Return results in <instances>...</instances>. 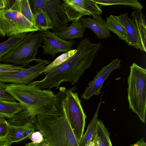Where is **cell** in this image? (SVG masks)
<instances>
[{
	"mask_svg": "<svg viewBox=\"0 0 146 146\" xmlns=\"http://www.w3.org/2000/svg\"><path fill=\"white\" fill-rule=\"evenodd\" d=\"M40 31L21 13L19 0L9 8L0 11V36H10Z\"/></svg>",
	"mask_w": 146,
	"mask_h": 146,
	"instance_id": "cell-6",
	"label": "cell"
},
{
	"mask_svg": "<svg viewBox=\"0 0 146 146\" xmlns=\"http://www.w3.org/2000/svg\"><path fill=\"white\" fill-rule=\"evenodd\" d=\"M35 25L41 31L52 29L53 24L46 13L41 9L34 15Z\"/></svg>",
	"mask_w": 146,
	"mask_h": 146,
	"instance_id": "cell-24",
	"label": "cell"
},
{
	"mask_svg": "<svg viewBox=\"0 0 146 146\" xmlns=\"http://www.w3.org/2000/svg\"><path fill=\"white\" fill-rule=\"evenodd\" d=\"M26 107L20 102L0 100V115L8 118H11Z\"/></svg>",
	"mask_w": 146,
	"mask_h": 146,
	"instance_id": "cell-21",
	"label": "cell"
},
{
	"mask_svg": "<svg viewBox=\"0 0 146 146\" xmlns=\"http://www.w3.org/2000/svg\"><path fill=\"white\" fill-rule=\"evenodd\" d=\"M117 17L125 29L127 35V43L129 45L141 51L139 33L134 22L129 18L127 13L121 14Z\"/></svg>",
	"mask_w": 146,
	"mask_h": 146,
	"instance_id": "cell-14",
	"label": "cell"
},
{
	"mask_svg": "<svg viewBox=\"0 0 146 146\" xmlns=\"http://www.w3.org/2000/svg\"><path fill=\"white\" fill-rule=\"evenodd\" d=\"M110 135V132L103 121L98 119L94 137L86 146H113Z\"/></svg>",
	"mask_w": 146,
	"mask_h": 146,
	"instance_id": "cell-17",
	"label": "cell"
},
{
	"mask_svg": "<svg viewBox=\"0 0 146 146\" xmlns=\"http://www.w3.org/2000/svg\"><path fill=\"white\" fill-rule=\"evenodd\" d=\"M8 124V133L7 138L11 144L18 142L29 138L35 131V128L32 122L22 126H14Z\"/></svg>",
	"mask_w": 146,
	"mask_h": 146,
	"instance_id": "cell-15",
	"label": "cell"
},
{
	"mask_svg": "<svg viewBox=\"0 0 146 146\" xmlns=\"http://www.w3.org/2000/svg\"><path fill=\"white\" fill-rule=\"evenodd\" d=\"M43 44L41 46L43 49V54L49 55L54 58L56 54L60 52H67L72 49L76 44V40L67 41L58 37L54 32L49 30L42 31Z\"/></svg>",
	"mask_w": 146,
	"mask_h": 146,
	"instance_id": "cell-11",
	"label": "cell"
},
{
	"mask_svg": "<svg viewBox=\"0 0 146 146\" xmlns=\"http://www.w3.org/2000/svg\"><path fill=\"white\" fill-rule=\"evenodd\" d=\"M11 144L7 137L0 138V146H9Z\"/></svg>",
	"mask_w": 146,
	"mask_h": 146,
	"instance_id": "cell-34",
	"label": "cell"
},
{
	"mask_svg": "<svg viewBox=\"0 0 146 146\" xmlns=\"http://www.w3.org/2000/svg\"><path fill=\"white\" fill-rule=\"evenodd\" d=\"M101 42L94 43L84 38L78 44L76 53L66 61L54 68L42 80L33 81L30 85L48 90L56 89L64 82L75 85L84 72L91 65L99 51Z\"/></svg>",
	"mask_w": 146,
	"mask_h": 146,
	"instance_id": "cell-1",
	"label": "cell"
},
{
	"mask_svg": "<svg viewBox=\"0 0 146 146\" xmlns=\"http://www.w3.org/2000/svg\"><path fill=\"white\" fill-rule=\"evenodd\" d=\"M36 117L26 106L12 117L9 118L7 121L8 124L12 125L22 126L29 122L33 123L35 121Z\"/></svg>",
	"mask_w": 146,
	"mask_h": 146,
	"instance_id": "cell-19",
	"label": "cell"
},
{
	"mask_svg": "<svg viewBox=\"0 0 146 146\" xmlns=\"http://www.w3.org/2000/svg\"><path fill=\"white\" fill-rule=\"evenodd\" d=\"M42 41V31L27 33L12 50L2 58L1 62L23 67L29 66V64L33 61L37 62L39 59L36 58L35 56Z\"/></svg>",
	"mask_w": 146,
	"mask_h": 146,
	"instance_id": "cell-5",
	"label": "cell"
},
{
	"mask_svg": "<svg viewBox=\"0 0 146 146\" xmlns=\"http://www.w3.org/2000/svg\"><path fill=\"white\" fill-rule=\"evenodd\" d=\"M8 131V124L5 117L0 115V138L6 137Z\"/></svg>",
	"mask_w": 146,
	"mask_h": 146,
	"instance_id": "cell-30",
	"label": "cell"
},
{
	"mask_svg": "<svg viewBox=\"0 0 146 146\" xmlns=\"http://www.w3.org/2000/svg\"><path fill=\"white\" fill-rule=\"evenodd\" d=\"M133 21L137 29L140 41L141 51H146V27L145 16L142 10H135L131 14Z\"/></svg>",
	"mask_w": 146,
	"mask_h": 146,
	"instance_id": "cell-18",
	"label": "cell"
},
{
	"mask_svg": "<svg viewBox=\"0 0 146 146\" xmlns=\"http://www.w3.org/2000/svg\"><path fill=\"white\" fill-rule=\"evenodd\" d=\"M27 33L10 36L7 40L0 43V62L2 58L12 50Z\"/></svg>",
	"mask_w": 146,
	"mask_h": 146,
	"instance_id": "cell-23",
	"label": "cell"
},
{
	"mask_svg": "<svg viewBox=\"0 0 146 146\" xmlns=\"http://www.w3.org/2000/svg\"><path fill=\"white\" fill-rule=\"evenodd\" d=\"M56 98L51 112L36 116L33 123L35 128L42 134L48 146H79L62 104L61 89Z\"/></svg>",
	"mask_w": 146,
	"mask_h": 146,
	"instance_id": "cell-2",
	"label": "cell"
},
{
	"mask_svg": "<svg viewBox=\"0 0 146 146\" xmlns=\"http://www.w3.org/2000/svg\"><path fill=\"white\" fill-rule=\"evenodd\" d=\"M11 0H0V11L8 9L11 6Z\"/></svg>",
	"mask_w": 146,
	"mask_h": 146,
	"instance_id": "cell-32",
	"label": "cell"
},
{
	"mask_svg": "<svg viewBox=\"0 0 146 146\" xmlns=\"http://www.w3.org/2000/svg\"><path fill=\"white\" fill-rule=\"evenodd\" d=\"M25 146H48L45 140L38 143H34L33 142L28 143L25 144Z\"/></svg>",
	"mask_w": 146,
	"mask_h": 146,
	"instance_id": "cell-33",
	"label": "cell"
},
{
	"mask_svg": "<svg viewBox=\"0 0 146 146\" xmlns=\"http://www.w3.org/2000/svg\"><path fill=\"white\" fill-rule=\"evenodd\" d=\"M84 30L85 28L80 20L72 21V23L69 26L54 33L58 37L63 40H72L83 37Z\"/></svg>",
	"mask_w": 146,
	"mask_h": 146,
	"instance_id": "cell-16",
	"label": "cell"
},
{
	"mask_svg": "<svg viewBox=\"0 0 146 146\" xmlns=\"http://www.w3.org/2000/svg\"><path fill=\"white\" fill-rule=\"evenodd\" d=\"M23 69L22 66H15L12 64L0 63V73L16 72Z\"/></svg>",
	"mask_w": 146,
	"mask_h": 146,
	"instance_id": "cell-28",
	"label": "cell"
},
{
	"mask_svg": "<svg viewBox=\"0 0 146 146\" xmlns=\"http://www.w3.org/2000/svg\"><path fill=\"white\" fill-rule=\"evenodd\" d=\"M102 93L100 100L98 105L97 109L94 116L89 124L87 129L85 133L83 135L79 143V146H86L93 139L96 133V125L98 119L99 110L102 103Z\"/></svg>",
	"mask_w": 146,
	"mask_h": 146,
	"instance_id": "cell-20",
	"label": "cell"
},
{
	"mask_svg": "<svg viewBox=\"0 0 146 146\" xmlns=\"http://www.w3.org/2000/svg\"><path fill=\"white\" fill-rule=\"evenodd\" d=\"M19 0L20 9L21 14L29 21L35 26L34 15L32 12L29 0Z\"/></svg>",
	"mask_w": 146,
	"mask_h": 146,
	"instance_id": "cell-27",
	"label": "cell"
},
{
	"mask_svg": "<svg viewBox=\"0 0 146 146\" xmlns=\"http://www.w3.org/2000/svg\"><path fill=\"white\" fill-rule=\"evenodd\" d=\"M129 106L145 123L146 108V69L135 63L130 67L128 78Z\"/></svg>",
	"mask_w": 146,
	"mask_h": 146,
	"instance_id": "cell-4",
	"label": "cell"
},
{
	"mask_svg": "<svg viewBox=\"0 0 146 146\" xmlns=\"http://www.w3.org/2000/svg\"><path fill=\"white\" fill-rule=\"evenodd\" d=\"M29 1L34 15L41 9L46 13L53 24V32L57 33L68 26L69 21L60 0H29Z\"/></svg>",
	"mask_w": 146,
	"mask_h": 146,
	"instance_id": "cell-8",
	"label": "cell"
},
{
	"mask_svg": "<svg viewBox=\"0 0 146 146\" xmlns=\"http://www.w3.org/2000/svg\"><path fill=\"white\" fill-rule=\"evenodd\" d=\"M76 49H72L64 53L58 57L53 61L47 65L40 73L41 74H46L54 68L59 66L66 61L76 52Z\"/></svg>",
	"mask_w": 146,
	"mask_h": 146,
	"instance_id": "cell-26",
	"label": "cell"
},
{
	"mask_svg": "<svg viewBox=\"0 0 146 146\" xmlns=\"http://www.w3.org/2000/svg\"><path fill=\"white\" fill-rule=\"evenodd\" d=\"M102 6L122 5L130 6L136 10H141L143 7L137 0H92Z\"/></svg>",
	"mask_w": 146,
	"mask_h": 146,
	"instance_id": "cell-25",
	"label": "cell"
},
{
	"mask_svg": "<svg viewBox=\"0 0 146 146\" xmlns=\"http://www.w3.org/2000/svg\"><path fill=\"white\" fill-rule=\"evenodd\" d=\"M37 64L16 72L0 73V82L5 83L28 84L38 76L51 62L39 59Z\"/></svg>",
	"mask_w": 146,
	"mask_h": 146,
	"instance_id": "cell-10",
	"label": "cell"
},
{
	"mask_svg": "<svg viewBox=\"0 0 146 146\" xmlns=\"http://www.w3.org/2000/svg\"><path fill=\"white\" fill-rule=\"evenodd\" d=\"M84 28H89L92 30L101 39L110 36L106 21L100 15L92 16V18L82 17L80 19Z\"/></svg>",
	"mask_w": 146,
	"mask_h": 146,
	"instance_id": "cell-13",
	"label": "cell"
},
{
	"mask_svg": "<svg viewBox=\"0 0 146 146\" xmlns=\"http://www.w3.org/2000/svg\"><path fill=\"white\" fill-rule=\"evenodd\" d=\"M62 100L66 117L75 136L79 143L84 134L87 117L81 104L76 87L67 90L61 87Z\"/></svg>",
	"mask_w": 146,
	"mask_h": 146,
	"instance_id": "cell-7",
	"label": "cell"
},
{
	"mask_svg": "<svg viewBox=\"0 0 146 146\" xmlns=\"http://www.w3.org/2000/svg\"><path fill=\"white\" fill-rule=\"evenodd\" d=\"M7 84L0 82V100L9 102H15V99L7 93L5 89Z\"/></svg>",
	"mask_w": 146,
	"mask_h": 146,
	"instance_id": "cell-29",
	"label": "cell"
},
{
	"mask_svg": "<svg viewBox=\"0 0 146 146\" xmlns=\"http://www.w3.org/2000/svg\"><path fill=\"white\" fill-rule=\"evenodd\" d=\"M62 6L69 21H79L84 15L102 13L100 7L92 0H62Z\"/></svg>",
	"mask_w": 146,
	"mask_h": 146,
	"instance_id": "cell-9",
	"label": "cell"
},
{
	"mask_svg": "<svg viewBox=\"0 0 146 146\" xmlns=\"http://www.w3.org/2000/svg\"><path fill=\"white\" fill-rule=\"evenodd\" d=\"M129 146H146V143L144 139L142 138L135 143L131 144Z\"/></svg>",
	"mask_w": 146,
	"mask_h": 146,
	"instance_id": "cell-35",
	"label": "cell"
},
{
	"mask_svg": "<svg viewBox=\"0 0 146 146\" xmlns=\"http://www.w3.org/2000/svg\"><path fill=\"white\" fill-rule=\"evenodd\" d=\"M29 138L32 142L36 143H40L45 140L43 135L39 131H34Z\"/></svg>",
	"mask_w": 146,
	"mask_h": 146,
	"instance_id": "cell-31",
	"label": "cell"
},
{
	"mask_svg": "<svg viewBox=\"0 0 146 146\" xmlns=\"http://www.w3.org/2000/svg\"><path fill=\"white\" fill-rule=\"evenodd\" d=\"M5 90L35 116L49 113L55 107L56 94L50 90H42L30 84H7Z\"/></svg>",
	"mask_w": 146,
	"mask_h": 146,
	"instance_id": "cell-3",
	"label": "cell"
},
{
	"mask_svg": "<svg viewBox=\"0 0 146 146\" xmlns=\"http://www.w3.org/2000/svg\"><path fill=\"white\" fill-rule=\"evenodd\" d=\"M106 22L109 31L116 35L120 39L126 42L127 35L125 29L117 16L110 15L107 18Z\"/></svg>",
	"mask_w": 146,
	"mask_h": 146,
	"instance_id": "cell-22",
	"label": "cell"
},
{
	"mask_svg": "<svg viewBox=\"0 0 146 146\" xmlns=\"http://www.w3.org/2000/svg\"><path fill=\"white\" fill-rule=\"evenodd\" d=\"M120 61L118 58L115 59L97 72L94 80L88 83L89 86L86 88L81 98L88 100L94 95H98L100 94V91L103 87L104 82L114 70L119 68Z\"/></svg>",
	"mask_w": 146,
	"mask_h": 146,
	"instance_id": "cell-12",
	"label": "cell"
}]
</instances>
